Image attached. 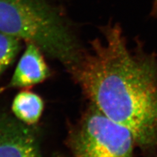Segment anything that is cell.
<instances>
[{"instance_id": "6da1fadb", "label": "cell", "mask_w": 157, "mask_h": 157, "mask_svg": "<svg viewBox=\"0 0 157 157\" xmlns=\"http://www.w3.org/2000/svg\"><path fill=\"white\" fill-rule=\"evenodd\" d=\"M68 71L103 114L126 127L141 149L157 144V61L132 52L110 27Z\"/></svg>"}, {"instance_id": "7a4b0ae2", "label": "cell", "mask_w": 157, "mask_h": 157, "mask_svg": "<svg viewBox=\"0 0 157 157\" xmlns=\"http://www.w3.org/2000/svg\"><path fill=\"white\" fill-rule=\"evenodd\" d=\"M0 32L33 43L67 70L82 53L60 14L43 0H0Z\"/></svg>"}, {"instance_id": "3957f363", "label": "cell", "mask_w": 157, "mask_h": 157, "mask_svg": "<svg viewBox=\"0 0 157 157\" xmlns=\"http://www.w3.org/2000/svg\"><path fill=\"white\" fill-rule=\"evenodd\" d=\"M71 157H132L134 136L95 107H90L70 131Z\"/></svg>"}, {"instance_id": "277c9868", "label": "cell", "mask_w": 157, "mask_h": 157, "mask_svg": "<svg viewBox=\"0 0 157 157\" xmlns=\"http://www.w3.org/2000/svg\"><path fill=\"white\" fill-rule=\"evenodd\" d=\"M30 126L16 117L0 115V157H41L38 138Z\"/></svg>"}, {"instance_id": "5b68a950", "label": "cell", "mask_w": 157, "mask_h": 157, "mask_svg": "<svg viewBox=\"0 0 157 157\" xmlns=\"http://www.w3.org/2000/svg\"><path fill=\"white\" fill-rule=\"evenodd\" d=\"M41 52L36 45L28 42L11 79L5 89L28 88L46 80L50 75V70Z\"/></svg>"}, {"instance_id": "8992f818", "label": "cell", "mask_w": 157, "mask_h": 157, "mask_svg": "<svg viewBox=\"0 0 157 157\" xmlns=\"http://www.w3.org/2000/svg\"><path fill=\"white\" fill-rule=\"evenodd\" d=\"M44 109L42 98L29 90L21 91L14 97L12 111L18 120L28 126L37 124Z\"/></svg>"}, {"instance_id": "52a82bcc", "label": "cell", "mask_w": 157, "mask_h": 157, "mask_svg": "<svg viewBox=\"0 0 157 157\" xmlns=\"http://www.w3.org/2000/svg\"><path fill=\"white\" fill-rule=\"evenodd\" d=\"M20 46L19 39L0 32V75L12 64Z\"/></svg>"}, {"instance_id": "ba28073f", "label": "cell", "mask_w": 157, "mask_h": 157, "mask_svg": "<svg viewBox=\"0 0 157 157\" xmlns=\"http://www.w3.org/2000/svg\"><path fill=\"white\" fill-rule=\"evenodd\" d=\"M154 11L157 13V0H155L154 3Z\"/></svg>"}]
</instances>
